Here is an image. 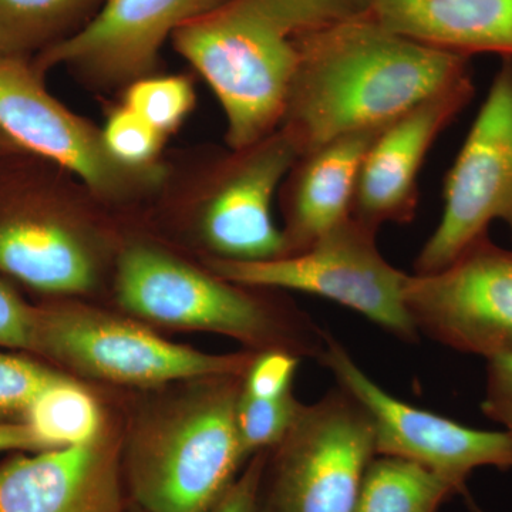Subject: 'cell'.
Here are the masks:
<instances>
[{
  "instance_id": "1",
  "label": "cell",
  "mask_w": 512,
  "mask_h": 512,
  "mask_svg": "<svg viewBox=\"0 0 512 512\" xmlns=\"http://www.w3.org/2000/svg\"><path fill=\"white\" fill-rule=\"evenodd\" d=\"M468 76L470 57L393 32L369 10L303 40L279 128L301 156L346 134L383 130Z\"/></svg>"
},
{
  "instance_id": "2",
  "label": "cell",
  "mask_w": 512,
  "mask_h": 512,
  "mask_svg": "<svg viewBox=\"0 0 512 512\" xmlns=\"http://www.w3.org/2000/svg\"><path fill=\"white\" fill-rule=\"evenodd\" d=\"M370 0H225L177 30V52L210 84L242 150L281 126L303 40L369 12Z\"/></svg>"
},
{
  "instance_id": "3",
  "label": "cell",
  "mask_w": 512,
  "mask_h": 512,
  "mask_svg": "<svg viewBox=\"0 0 512 512\" xmlns=\"http://www.w3.org/2000/svg\"><path fill=\"white\" fill-rule=\"evenodd\" d=\"M245 376L210 377L144 424L123 458L131 504L143 512H204L248 463L237 429Z\"/></svg>"
},
{
  "instance_id": "4",
  "label": "cell",
  "mask_w": 512,
  "mask_h": 512,
  "mask_svg": "<svg viewBox=\"0 0 512 512\" xmlns=\"http://www.w3.org/2000/svg\"><path fill=\"white\" fill-rule=\"evenodd\" d=\"M220 276L205 274L148 245L121 254L116 289L121 305L161 325L222 333L254 348L319 359L325 330L299 313L281 312Z\"/></svg>"
},
{
  "instance_id": "5",
  "label": "cell",
  "mask_w": 512,
  "mask_h": 512,
  "mask_svg": "<svg viewBox=\"0 0 512 512\" xmlns=\"http://www.w3.org/2000/svg\"><path fill=\"white\" fill-rule=\"evenodd\" d=\"M375 457L369 413L338 384L302 404L282 440L265 450L256 512H355Z\"/></svg>"
},
{
  "instance_id": "6",
  "label": "cell",
  "mask_w": 512,
  "mask_h": 512,
  "mask_svg": "<svg viewBox=\"0 0 512 512\" xmlns=\"http://www.w3.org/2000/svg\"><path fill=\"white\" fill-rule=\"evenodd\" d=\"M376 239L375 229L350 217L295 254L268 261L212 258L208 265L232 284L329 299L404 342H416L420 333L406 303L410 275L386 261Z\"/></svg>"
},
{
  "instance_id": "7",
  "label": "cell",
  "mask_w": 512,
  "mask_h": 512,
  "mask_svg": "<svg viewBox=\"0 0 512 512\" xmlns=\"http://www.w3.org/2000/svg\"><path fill=\"white\" fill-rule=\"evenodd\" d=\"M35 353L87 375L137 386L245 376L256 356L210 355L117 316L69 305L37 308Z\"/></svg>"
},
{
  "instance_id": "8",
  "label": "cell",
  "mask_w": 512,
  "mask_h": 512,
  "mask_svg": "<svg viewBox=\"0 0 512 512\" xmlns=\"http://www.w3.org/2000/svg\"><path fill=\"white\" fill-rule=\"evenodd\" d=\"M443 214L414 262L434 274L503 221L512 238V59L503 57L490 92L444 180Z\"/></svg>"
},
{
  "instance_id": "9",
  "label": "cell",
  "mask_w": 512,
  "mask_h": 512,
  "mask_svg": "<svg viewBox=\"0 0 512 512\" xmlns=\"http://www.w3.org/2000/svg\"><path fill=\"white\" fill-rule=\"evenodd\" d=\"M318 360L369 413L376 456L400 457L429 468L464 497L468 477L477 468L512 470V437L505 431L471 429L402 402L367 375L329 332Z\"/></svg>"
},
{
  "instance_id": "10",
  "label": "cell",
  "mask_w": 512,
  "mask_h": 512,
  "mask_svg": "<svg viewBox=\"0 0 512 512\" xmlns=\"http://www.w3.org/2000/svg\"><path fill=\"white\" fill-rule=\"evenodd\" d=\"M406 303L419 333L485 359L512 352V251L490 235L441 271L410 275Z\"/></svg>"
},
{
  "instance_id": "11",
  "label": "cell",
  "mask_w": 512,
  "mask_h": 512,
  "mask_svg": "<svg viewBox=\"0 0 512 512\" xmlns=\"http://www.w3.org/2000/svg\"><path fill=\"white\" fill-rule=\"evenodd\" d=\"M0 134L18 148L72 171L104 198H126L158 181L156 168L126 167L101 131L47 92L32 59L0 55Z\"/></svg>"
},
{
  "instance_id": "12",
  "label": "cell",
  "mask_w": 512,
  "mask_h": 512,
  "mask_svg": "<svg viewBox=\"0 0 512 512\" xmlns=\"http://www.w3.org/2000/svg\"><path fill=\"white\" fill-rule=\"evenodd\" d=\"M221 165L201 208V232L215 258L268 261L291 254L275 224L276 192L299 157L281 128Z\"/></svg>"
},
{
  "instance_id": "13",
  "label": "cell",
  "mask_w": 512,
  "mask_h": 512,
  "mask_svg": "<svg viewBox=\"0 0 512 512\" xmlns=\"http://www.w3.org/2000/svg\"><path fill=\"white\" fill-rule=\"evenodd\" d=\"M0 272L46 293L89 291L97 275L92 249L53 192L8 165H0Z\"/></svg>"
},
{
  "instance_id": "14",
  "label": "cell",
  "mask_w": 512,
  "mask_h": 512,
  "mask_svg": "<svg viewBox=\"0 0 512 512\" xmlns=\"http://www.w3.org/2000/svg\"><path fill=\"white\" fill-rule=\"evenodd\" d=\"M225 0H104L99 12L69 39L32 57L45 76L67 66L101 82H131L153 72L174 33Z\"/></svg>"
},
{
  "instance_id": "15",
  "label": "cell",
  "mask_w": 512,
  "mask_h": 512,
  "mask_svg": "<svg viewBox=\"0 0 512 512\" xmlns=\"http://www.w3.org/2000/svg\"><path fill=\"white\" fill-rule=\"evenodd\" d=\"M476 93L468 76L394 120L367 151L350 217L379 231L384 224H409L419 207V178L440 134Z\"/></svg>"
},
{
  "instance_id": "16",
  "label": "cell",
  "mask_w": 512,
  "mask_h": 512,
  "mask_svg": "<svg viewBox=\"0 0 512 512\" xmlns=\"http://www.w3.org/2000/svg\"><path fill=\"white\" fill-rule=\"evenodd\" d=\"M128 504L119 444L103 434L0 463V512H127Z\"/></svg>"
},
{
  "instance_id": "17",
  "label": "cell",
  "mask_w": 512,
  "mask_h": 512,
  "mask_svg": "<svg viewBox=\"0 0 512 512\" xmlns=\"http://www.w3.org/2000/svg\"><path fill=\"white\" fill-rule=\"evenodd\" d=\"M383 130L346 134L296 158L281 187L291 254L350 218L360 167Z\"/></svg>"
},
{
  "instance_id": "18",
  "label": "cell",
  "mask_w": 512,
  "mask_h": 512,
  "mask_svg": "<svg viewBox=\"0 0 512 512\" xmlns=\"http://www.w3.org/2000/svg\"><path fill=\"white\" fill-rule=\"evenodd\" d=\"M370 13L433 49L512 59V0H370Z\"/></svg>"
},
{
  "instance_id": "19",
  "label": "cell",
  "mask_w": 512,
  "mask_h": 512,
  "mask_svg": "<svg viewBox=\"0 0 512 512\" xmlns=\"http://www.w3.org/2000/svg\"><path fill=\"white\" fill-rule=\"evenodd\" d=\"M104 0H0V55L32 59L79 32Z\"/></svg>"
},
{
  "instance_id": "20",
  "label": "cell",
  "mask_w": 512,
  "mask_h": 512,
  "mask_svg": "<svg viewBox=\"0 0 512 512\" xmlns=\"http://www.w3.org/2000/svg\"><path fill=\"white\" fill-rule=\"evenodd\" d=\"M456 494L453 484L429 468L376 456L363 477L355 512H437Z\"/></svg>"
},
{
  "instance_id": "21",
  "label": "cell",
  "mask_w": 512,
  "mask_h": 512,
  "mask_svg": "<svg viewBox=\"0 0 512 512\" xmlns=\"http://www.w3.org/2000/svg\"><path fill=\"white\" fill-rule=\"evenodd\" d=\"M47 448L82 446L101 436V410L87 390L67 377L37 396L25 417Z\"/></svg>"
},
{
  "instance_id": "22",
  "label": "cell",
  "mask_w": 512,
  "mask_h": 512,
  "mask_svg": "<svg viewBox=\"0 0 512 512\" xmlns=\"http://www.w3.org/2000/svg\"><path fill=\"white\" fill-rule=\"evenodd\" d=\"M302 403L292 392L258 399L241 389L237 403V429L242 453L249 458L269 450L282 440L298 416Z\"/></svg>"
},
{
  "instance_id": "23",
  "label": "cell",
  "mask_w": 512,
  "mask_h": 512,
  "mask_svg": "<svg viewBox=\"0 0 512 512\" xmlns=\"http://www.w3.org/2000/svg\"><path fill=\"white\" fill-rule=\"evenodd\" d=\"M124 106L164 136L175 130L194 106V89L185 77H141L128 87Z\"/></svg>"
},
{
  "instance_id": "24",
  "label": "cell",
  "mask_w": 512,
  "mask_h": 512,
  "mask_svg": "<svg viewBox=\"0 0 512 512\" xmlns=\"http://www.w3.org/2000/svg\"><path fill=\"white\" fill-rule=\"evenodd\" d=\"M60 377L28 357L0 352V421H25L37 396Z\"/></svg>"
},
{
  "instance_id": "25",
  "label": "cell",
  "mask_w": 512,
  "mask_h": 512,
  "mask_svg": "<svg viewBox=\"0 0 512 512\" xmlns=\"http://www.w3.org/2000/svg\"><path fill=\"white\" fill-rule=\"evenodd\" d=\"M101 134L111 156L136 170L153 168L163 146L164 134L126 106L110 114Z\"/></svg>"
},
{
  "instance_id": "26",
  "label": "cell",
  "mask_w": 512,
  "mask_h": 512,
  "mask_svg": "<svg viewBox=\"0 0 512 512\" xmlns=\"http://www.w3.org/2000/svg\"><path fill=\"white\" fill-rule=\"evenodd\" d=\"M299 357L285 350H265L255 356L242 382V390L258 399H274L292 392Z\"/></svg>"
},
{
  "instance_id": "27",
  "label": "cell",
  "mask_w": 512,
  "mask_h": 512,
  "mask_svg": "<svg viewBox=\"0 0 512 512\" xmlns=\"http://www.w3.org/2000/svg\"><path fill=\"white\" fill-rule=\"evenodd\" d=\"M37 308L0 279V348L35 352Z\"/></svg>"
},
{
  "instance_id": "28",
  "label": "cell",
  "mask_w": 512,
  "mask_h": 512,
  "mask_svg": "<svg viewBox=\"0 0 512 512\" xmlns=\"http://www.w3.org/2000/svg\"><path fill=\"white\" fill-rule=\"evenodd\" d=\"M481 410L512 437V352L487 357V383Z\"/></svg>"
},
{
  "instance_id": "29",
  "label": "cell",
  "mask_w": 512,
  "mask_h": 512,
  "mask_svg": "<svg viewBox=\"0 0 512 512\" xmlns=\"http://www.w3.org/2000/svg\"><path fill=\"white\" fill-rule=\"evenodd\" d=\"M264 460L265 451L249 458L234 483L204 512H256V495Z\"/></svg>"
},
{
  "instance_id": "30",
  "label": "cell",
  "mask_w": 512,
  "mask_h": 512,
  "mask_svg": "<svg viewBox=\"0 0 512 512\" xmlns=\"http://www.w3.org/2000/svg\"><path fill=\"white\" fill-rule=\"evenodd\" d=\"M50 450L25 421H0V453Z\"/></svg>"
},
{
  "instance_id": "31",
  "label": "cell",
  "mask_w": 512,
  "mask_h": 512,
  "mask_svg": "<svg viewBox=\"0 0 512 512\" xmlns=\"http://www.w3.org/2000/svg\"><path fill=\"white\" fill-rule=\"evenodd\" d=\"M20 153L18 148L12 146L5 137L0 134V157L10 156V154Z\"/></svg>"
},
{
  "instance_id": "32",
  "label": "cell",
  "mask_w": 512,
  "mask_h": 512,
  "mask_svg": "<svg viewBox=\"0 0 512 512\" xmlns=\"http://www.w3.org/2000/svg\"><path fill=\"white\" fill-rule=\"evenodd\" d=\"M127 512H143L140 508L136 507L134 504H128Z\"/></svg>"
}]
</instances>
